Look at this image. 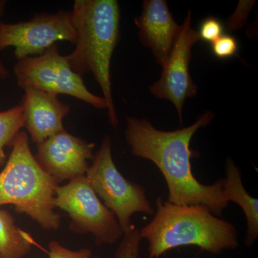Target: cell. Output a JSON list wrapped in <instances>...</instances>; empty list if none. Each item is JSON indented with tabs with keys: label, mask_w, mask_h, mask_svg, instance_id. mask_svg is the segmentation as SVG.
I'll list each match as a JSON object with an SVG mask.
<instances>
[{
	"label": "cell",
	"mask_w": 258,
	"mask_h": 258,
	"mask_svg": "<svg viewBox=\"0 0 258 258\" xmlns=\"http://www.w3.org/2000/svg\"><path fill=\"white\" fill-rule=\"evenodd\" d=\"M215 117L213 112H204L192 125L172 131L155 128L145 118L128 117L125 136L132 154L152 161L161 171L169 191L168 202L205 205L219 217L230 203L224 191V180L210 185L200 183L191 167V159L196 152L190 148L195 133L208 126Z\"/></svg>",
	"instance_id": "obj_1"
},
{
	"label": "cell",
	"mask_w": 258,
	"mask_h": 258,
	"mask_svg": "<svg viewBox=\"0 0 258 258\" xmlns=\"http://www.w3.org/2000/svg\"><path fill=\"white\" fill-rule=\"evenodd\" d=\"M150 222L139 231L149 244V258H159L174 248L195 246L212 254L235 250L238 231L233 224L215 216L205 205H178L159 197Z\"/></svg>",
	"instance_id": "obj_2"
},
{
	"label": "cell",
	"mask_w": 258,
	"mask_h": 258,
	"mask_svg": "<svg viewBox=\"0 0 258 258\" xmlns=\"http://www.w3.org/2000/svg\"><path fill=\"white\" fill-rule=\"evenodd\" d=\"M71 19L77 40L66 56L71 69L82 77L92 73L107 103L108 118L116 128L118 118L112 93V57L120 38L119 3L115 0H76Z\"/></svg>",
	"instance_id": "obj_3"
},
{
	"label": "cell",
	"mask_w": 258,
	"mask_h": 258,
	"mask_svg": "<svg viewBox=\"0 0 258 258\" xmlns=\"http://www.w3.org/2000/svg\"><path fill=\"white\" fill-rule=\"evenodd\" d=\"M0 172V205H14L15 211L31 217L45 230H58L61 217L55 212L58 183L42 169L32 154L28 134L20 131Z\"/></svg>",
	"instance_id": "obj_4"
},
{
	"label": "cell",
	"mask_w": 258,
	"mask_h": 258,
	"mask_svg": "<svg viewBox=\"0 0 258 258\" xmlns=\"http://www.w3.org/2000/svg\"><path fill=\"white\" fill-rule=\"evenodd\" d=\"M85 176L98 198L115 214L123 235L134 227L132 222L134 214L140 212L152 215L154 213L145 189L125 179L115 166L110 136L103 137Z\"/></svg>",
	"instance_id": "obj_5"
},
{
	"label": "cell",
	"mask_w": 258,
	"mask_h": 258,
	"mask_svg": "<svg viewBox=\"0 0 258 258\" xmlns=\"http://www.w3.org/2000/svg\"><path fill=\"white\" fill-rule=\"evenodd\" d=\"M14 73L20 88H33L50 94L68 95L88 103L98 109H107L103 97L88 91L82 77L76 74L66 56L61 55L57 44L41 55L18 60Z\"/></svg>",
	"instance_id": "obj_6"
},
{
	"label": "cell",
	"mask_w": 258,
	"mask_h": 258,
	"mask_svg": "<svg viewBox=\"0 0 258 258\" xmlns=\"http://www.w3.org/2000/svg\"><path fill=\"white\" fill-rule=\"evenodd\" d=\"M55 206L69 214L70 230L78 234H91L97 246L113 244L123 237L115 214L102 203L86 176L58 186Z\"/></svg>",
	"instance_id": "obj_7"
},
{
	"label": "cell",
	"mask_w": 258,
	"mask_h": 258,
	"mask_svg": "<svg viewBox=\"0 0 258 258\" xmlns=\"http://www.w3.org/2000/svg\"><path fill=\"white\" fill-rule=\"evenodd\" d=\"M76 40L71 12L38 14L28 21L18 23H0V51L14 47L18 60L41 55L57 42L76 44Z\"/></svg>",
	"instance_id": "obj_8"
},
{
	"label": "cell",
	"mask_w": 258,
	"mask_h": 258,
	"mask_svg": "<svg viewBox=\"0 0 258 258\" xmlns=\"http://www.w3.org/2000/svg\"><path fill=\"white\" fill-rule=\"evenodd\" d=\"M191 22L192 13L189 10L181 25L179 36L162 66L160 79L149 86V91L156 98L172 103L181 123L185 101L198 93V86L190 74L189 66L194 45L200 40L198 31L191 26Z\"/></svg>",
	"instance_id": "obj_9"
},
{
	"label": "cell",
	"mask_w": 258,
	"mask_h": 258,
	"mask_svg": "<svg viewBox=\"0 0 258 258\" xmlns=\"http://www.w3.org/2000/svg\"><path fill=\"white\" fill-rule=\"evenodd\" d=\"M94 146L64 129L37 144L35 157L42 169L60 184L86 175Z\"/></svg>",
	"instance_id": "obj_10"
},
{
	"label": "cell",
	"mask_w": 258,
	"mask_h": 258,
	"mask_svg": "<svg viewBox=\"0 0 258 258\" xmlns=\"http://www.w3.org/2000/svg\"><path fill=\"white\" fill-rule=\"evenodd\" d=\"M139 28V38L150 49L156 62L165 63L181 26L176 23L165 0H145L142 13L134 19Z\"/></svg>",
	"instance_id": "obj_11"
},
{
	"label": "cell",
	"mask_w": 258,
	"mask_h": 258,
	"mask_svg": "<svg viewBox=\"0 0 258 258\" xmlns=\"http://www.w3.org/2000/svg\"><path fill=\"white\" fill-rule=\"evenodd\" d=\"M21 104L25 127L34 143H42L64 130L63 119L69 113L70 107L62 103L57 96L33 88H25Z\"/></svg>",
	"instance_id": "obj_12"
},
{
	"label": "cell",
	"mask_w": 258,
	"mask_h": 258,
	"mask_svg": "<svg viewBox=\"0 0 258 258\" xmlns=\"http://www.w3.org/2000/svg\"><path fill=\"white\" fill-rule=\"evenodd\" d=\"M223 188L227 201L242 208L247 220V232L244 237L246 247H251L258 238V200L246 191L242 174L233 159L228 157L225 163V178Z\"/></svg>",
	"instance_id": "obj_13"
},
{
	"label": "cell",
	"mask_w": 258,
	"mask_h": 258,
	"mask_svg": "<svg viewBox=\"0 0 258 258\" xmlns=\"http://www.w3.org/2000/svg\"><path fill=\"white\" fill-rule=\"evenodd\" d=\"M35 242L32 235L15 225L10 212L0 209V256L3 258H24Z\"/></svg>",
	"instance_id": "obj_14"
},
{
	"label": "cell",
	"mask_w": 258,
	"mask_h": 258,
	"mask_svg": "<svg viewBox=\"0 0 258 258\" xmlns=\"http://www.w3.org/2000/svg\"><path fill=\"white\" fill-rule=\"evenodd\" d=\"M25 127V114L22 104L0 112V166L6 163L4 148L11 147L17 134Z\"/></svg>",
	"instance_id": "obj_15"
},
{
	"label": "cell",
	"mask_w": 258,
	"mask_h": 258,
	"mask_svg": "<svg viewBox=\"0 0 258 258\" xmlns=\"http://www.w3.org/2000/svg\"><path fill=\"white\" fill-rule=\"evenodd\" d=\"M141 241L139 230L134 227L122 237L115 251V258H139Z\"/></svg>",
	"instance_id": "obj_16"
},
{
	"label": "cell",
	"mask_w": 258,
	"mask_h": 258,
	"mask_svg": "<svg viewBox=\"0 0 258 258\" xmlns=\"http://www.w3.org/2000/svg\"><path fill=\"white\" fill-rule=\"evenodd\" d=\"M239 43L235 37L230 35H222L212 43V52L219 59H227L237 53Z\"/></svg>",
	"instance_id": "obj_17"
},
{
	"label": "cell",
	"mask_w": 258,
	"mask_h": 258,
	"mask_svg": "<svg viewBox=\"0 0 258 258\" xmlns=\"http://www.w3.org/2000/svg\"><path fill=\"white\" fill-rule=\"evenodd\" d=\"M223 32L222 22L215 17L208 16L200 24L198 33L200 41L203 40L212 44L224 35Z\"/></svg>",
	"instance_id": "obj_18"
},
{
	"label": "cell",
	"mask_w": 258,
	"mask_h": 258,
	"mask_svg": "<svg viewBox=\"0 0 258 258\" xmlns=\"http://www.w3.org/2000/svg\"><path fill=\"white\" fill-rule=\"evenodd\" d=\"M48 247L50 258H92V251L90 249L72 250L66 248L56 241L50 242Z\"/></svg>",
	"instance_id": "obj_19"
},
{
	"label": "cell",
	"mask_w": 258,
	"mask_h": 258,
	"mask_svg": "<svg viewBox=\"0 0 258 258\" xmlns=\"http://www.w3.org/2000/svg\"><path fill=\"white\" fill-rule=\"evenodd\" d=\"M254 4V1H240L235 11L227 20V29L235 30L243 27Z\"/></svg>",
	"instance_id": "obj_20"
},
{
	"label": "cell",
	"mask_w": 258,
	"mask_h": 258,
	"mask_svg": "<svg viewBox=\"0 0 258 258\" xmlns=\"http://www.w3.org/2000/svg\"><path fill=\"white\" fill-rule=\"evenodd\" d=\"M5 5H6V2L3 1V0H0V16L3 14ZM8 70L5 69L4 64L2 63L1 60H0V79H6V78L8 77Z\"/></svg>",
	"instance_id": "obj_21"
},
{
	"label": "cell",
	"mask_w": 258,
	"mask_h": 258,
	"mask_svg": "<svg viewBox=\"0 0 258 258\" xmlns=\"http://www.w3.org/2000/svg\"><path fill=\"white\" fill-rule=\"evenodd\" d=\"M0 258H3V257H1V256H0Z\"/></svg>",
	"instance_id": "obj_22"
},
{
	"label": "cell",
	"mask_w": 258,
	"mask_h": 258,
	"mask_svg": "<svg viewBox=\"0 0 258 258\" xmlns=\"http://www.w3.org/2000/svg\"><path fill=\"white\" fill-rule=\"evenodd\" d=\"M208 258H212V257H208Z\"/></svg>",
	"instance_id": "obj_23"
}]
</instances>
